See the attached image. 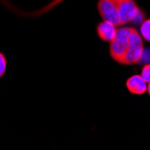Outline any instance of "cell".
Instances as JSON below:
<instances>
[{"mask_svg":"<svg viewBox=\"0 0 150 150\" xmlns=\"http://www.w3.org/2000/svg\"><path fill=\"white\" fill-rule=\"evenodd\" d=\"M132 27H120L116 35L110 43L111 57L118 63L122 64V60L129 49V36Z\"/></svg>","mask_w":150,"mask_h":150,"instance_id":"cell-1","label":"cell"},{"mask_svg":"<svg viewBox=\"0 0 150 150\" xmlns=\"http://www.w3.org/2000/svg\"><path fill=\"white\" fill-rule=\"evenodd\" d=\"M144 54V44L140 33L135 28H131V33L129 36V49L122 60V64L132 65L139 63Z\"/></svg>","mask_w":150,"mask_h":150,"instance_id":"cell-2","label":"cell"},{"mask_svg":"<svg viewBox=\"0 0 150 150\" xmlns=\"http://www.w3.org/2000/svg\"><path fill=\"white\" fill-rule=\"evenodd\" d=\"M98 11L103 21L110 22L116 26H120V18L114 0H99Z\"/></svg>","mask_w":150,"mask_h":150,"instance_id":"cell-3","label":"cell"},{"mask_svg":"<svg viewBox=\"0 0 150 150\" xmlns=\"http://www.w3.org/2000/svg\"><path fill=\"white\" fill-rule=\"evenodd\" d=\"M120 18L121 25L132 22L140 10L134 0H114Z\"/></svg>","mask_w":150,"mask_h":150,"instance_id":"cell-4","label":"cell"},{"mask_svg":"<svg viewBox=\"0 0 150 150\" xmlns=\"http://www.w3.org/2000/svg\"><path fill=\"white\" fill-rule=\"evenodd\" d=\"M127 89L134 94H143L147 91V83L141 75H134L126 82Z\"/></svg>","mask_w":150,"mask_h":150,"instance_id":"cell-5","label":"cell"},{"mask_svg":"<svg viewBox=\"0 0 150 150\" xmlns=\"http://www.w3.org/2000/svg\"><path fill=\"white\" fill-rule=\"evenodd\" d=\"M117 33L116 25L113 23L103 21L97 25V34L103 42H112Z\"/></svg>","mask_w":150,"mask_h":150,"instance_id":"cell-6","label":"cell"},{"mask_svg":"<svg viewBox=\"0 0 150 150\" xmlns=\"http://www.w3.org/2000/svg\"><path fill=\"white\" fill-rule=\"evenodd\" d=\"M140 35L145 40L150 42V19H146L141 23Z\"/></svg>","mask_w":150,"mask_h":150,"instance_id":"cell-7","label":"cell"},{"mask_svg":"<svg viewBox=\"0 0 150 150\" xmlns=\"http://www.w3.org/2000/svg\"><path fill=\"white\" fill-rule=\"evenodd\" d=\"M141 76L146 83L150 82V64H147L143 67L142 71H141Z\"/></svg>","mask_w":150,"mask_h":150,"instance_id":"cell-8","label":"cell"},{"mask_svg":"<svg viewBox=\"0 0 150 150\" xmlns=\"http://www.w3.org/2000/svg\"><path fill=\"white\" fill-rule=\"evenodd\" d=\"M6 69V60L5 56L2 53H0V77H1Z\"/></svg>","mask_w":150,"mask_h":150,"instance_id":"cell-9","label":"cell"},{"mask_svg":"<svg viewBox=\"0 0 150 150\" xmlns=\"http://www.w3.org/2000/svg\"><path fill=\"white\" fill-rule=\"evenodd\" d=\"M143 18H144V15L142 13V12L139 10V13H137V16H135V18L133 19L132 22H134V23H140L141 21H143Z\"/></svg>","mask_w":150,"mask_h":150,"instance_id":"cell-10","label":"cell"},{"mask_svg":"<svg viewBox=\"0 0 150 150\" xmlns=\"http://www.w3.org/2000/svg\"><path fill=\"white\" fill-rule=\"evenodd\" d=\"M147 93H148V94L150 95V82H148L147 83V91H146Z\"/></svg>","mask_w":150,"mask_h":150,"instance_id":"cell-11","label":"cell"}]
</instances>
